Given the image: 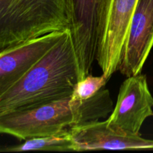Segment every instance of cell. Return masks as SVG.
Listing matches in <instances>:
<instances>
[{
	"label": "cell",
	"instance_id": "6da1fadb",
	"mask_svg": "<svg viewBox=\"0 0 153 153\" xmlns=\"http://www.w3.org/2000/svg\"><path fill=\"white\" fill-rule=\"evenodd\" d=\"M82 80L70 29L22 79L0 94V115L34 108L71 97Z\"/></svg>",
	"mask_w": 153,
	"mask_h": 153
},
{
	"label": "cell",
	"instance_id": "5b68a950",
	"mask_svg": "<svg viewBox=\"0 0 153 153\" xmlns=\"http://www.w3.org/2000/svg\"><path fill=\"white\" fill-rule=\"evenodd\" d=\"M153 97L145 75L129 76L120 88L116 105L107 120L110 128L125 135H138L142 125L153 116Z\"/></svg>",
	"mask_w": 153,
	"mask_h": 153
},
{
	"label": "cell",
	"instance_id": "3957f363",
	"mask_svg": "<svg viewBox=\"0 0 153 153\" xmlns=\"http://www.w3.org/2000/svg\"><path fill=\"white\" fill-rule=\"evenodd\" d=\"M84 117L82 103L68 97L34 108L0 115V132L25 140L84 124Z\"/></svg>",
	"mask_w": 153,
	"mask_h": 153
},
{
	"label": "cell",
	"instance_id": "ba28073f",
	"mask_svg": "<svg viewBox=\"0 0 153 153\" xmlns=\"http://www.w3.org/2000/svg\"><path fill=\"white\" fill-rule=\"evenodd\" d=\"M153 46V0H137L118 70L126 77L140 74Z\"/></svg>",
	"mask_w": 153,
	"mask_h": 153
},
{
	"label": "cell",
	"instance_id": "30bf717a",
	"mask_svg": "<svg viewBox=\"0 0 153 153\" xmlns=\"http://www.w3.org/2000/svg\"><path fill=\"white\" fill-rule=\"evenodd\" d=\"M31 150L76 152V148L70 130L66 128L57 134L30 138L21 144L1 148L0 152H18Z\"/></svg>",
	"mask_w": 153,
	"mask_h": 153
},
{
	"label": "cell",
	"instance_id": "8992f818",
	"mask_svg": "<svg viewBox=\"0 0 153 153\" xmlns=\"http://www.w3.org/2000/svg\"><path fill=\"white\" fill-rule=\"evenodd\" d=\"M104 0H67L70 30L79 60L82 80L91 75L96 61L98 30Z\"/></svg>",
	"mask_w": 153,
	"mask_h": 153
},
{
	"label": "cell",
	"instance_id": "277c9868",
	"mask_svg": "<svg viewBox=\"0 0 153 153\" xmlns=\"http://www.w3.org/2000/svg\"><path fill=\"white\" fill-rule=\"evenodd\" d=\"M137 0H104L98 30L96 61L110 79L122 59L131 16Z\"/></svg>",
	"mask_w": 153,
	"mask_h": 153
},
{
	"label": "cell",
	"instance_id": "9c48e42d",
	"mask_svg": "<svg viewBox=\"0 0 153 153\" xmlns=\"http://www.w3.org/2000/svg\"><path fill=\"white\" fill-rule=\"evenodd\" d=\"M76 152L100 149H153V140L138 135H125L108 126L107 120L95 121L69 128Z\"/></svg>",
	"mask_w": 153,
	"mask_h": 153
},
{
	"label": "cell",
	"instance_id": "52a82bcc",
	"mask_svg": "<svg viewBox=\"0 0 153 153\" xmlns=\"http://www.w3.org/2000/svg\"><path fill=\"white\" fill-rule=\"evenodd\" d=\"M66 31L48 33L0 51V94L34 67L61 40Z\"/></svg>",
	"mask_w": 153,
	"mask_h": 153
},
{
	"label": "cell",
	"instance_id": "8fae6325",
	"mask_svg": "<svg viewBox=\"0 0 153 153\" xmlns=\"http://www.w3.org/2000/svg\"><path fill=\"white\" fill-rule=\"evenodd\" d=\"M108 79L103 73L100 76L88 75L75 85L70 100L81 102L91 98L104 88Z\"/></svg>",
	"mask_w": 153,
	"mask_h": 153
},
{
	"label": "cell",
	"instance_id": "7a4b0ae2",
	"mask_svg": "<svg viewBox=\"0 0 153 153\" xmlns=\"http://www.w3.org/2000/svg\"><path fill=\"white\" fill-rule=\"evenodd\" d=\"M67 29V0H0V51Z\"/></svg>",
	"mask_w": 153,
	"mask_h": 153
}]
</instances>
